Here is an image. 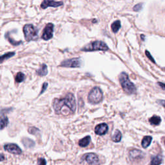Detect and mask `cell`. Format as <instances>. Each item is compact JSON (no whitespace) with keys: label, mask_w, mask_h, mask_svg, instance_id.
I'll list each match as a JSON object with an SVG mask.
<instances>
[{"label":"cell","mask_w":165,"mask_h":165,"mask_svg":"<svg viewBox=\"0 0 165 165\" xmlns=\"http://www.w3.org/2000/svg\"><path fill=\"white\" fill-rule=\"evenodd\" d=\"M141 38L142 39V40H144V36H143V35H141Z\"/></svg>","instance_id":"obj_31"},{"label":"cell","mask_w":165,"mask_h":165,"mask_svg":"<svg viewBox=\"0 0 165 165\" xmlns=\"http://www.w3.org/2000/svg\"><path fill=\"white\" fill-rule=\"evenodd\" d=\"M119 81L123 90L127 94L132 95L136 93L137 88L136 86L130 81L127 73L122 72L121 74L119 76Z\"/></svg>","instance_id":"obj_2"},{"label":"cell","mask_w":165,"mask_h":165,"mask_svg":"<svg viewBox=\"0 0 165 165\" xmlns=\"http://www.w3.org/2000/svg\"><path fill=\"white\" fill-rule=\"evenodd\" d=\"M83 159L90 165H99V159L98 156L94 153L86 154L84 155Z\"/></svg>","instance_id":"obj_8"},{"label":"cell","mask_w":165,"mask_h":165,"mask_svg":"<svg viewBox=\"0 0 165 165\" xmlns=\"http://www.w3.org/2000/svg\"><path fill=\"white\" fill-rule=\"evenodd\" d=\"M146 55L148 56V59L152 61V62L154 63H155V61L154 60V59L152 58V56H151V54H150V52L148 50H146Z\"/></svg>","instance_id":"obj_27"},{"label":"cell","mask_w":165,"mask_h":165,"mask_svg":"<svg viewBox=\"0 0 165 165\" xmlns=\"http://www.w3.org/2000/svg\"><path fill=\"white\" fill-rule=\"evenodd\" d=\"M121 138H122V134H121L119 130H116L112 137V141L115 142H118L121 141Z\"/></svg>","instance_id":"obj_17"},{"label":"cell","mask_w":165,"mask_h":165,"mask_svg":"<svg viewBox=\"0 0 165 165\" xmlns=\"http://www.w3.org/2000/svg\"><path fill=\"white\" fill-rule=\"evenodd\" d=\"M4 149L6 151L8 152L11 154L20 155L22 153V150L16 144L14 143H10V144H7L4 146Z\"/></svg>","instance_id":"obj_9"},{"label":"cell","mask_w":165,"mask_h":165,"mask_svg":"<svg viewBox=\"0 0 165 165\" xmlns=\"http://www.w3.org/2000/svg\"><path fill=\"white\" fill-rule=\"evenodd\" d=\"M15 55V52H8L6 53L4 55L0 56V64L5 62V60L10 58L13 56Z\"/></svg>","instance_id":"obj_22"},{"label":"cell","mask_w":165,"mask_h":165,"mask_svg":"<svg viewBox=\"0 0 165 165\" xmlns=\"http://www.w3.org/2000/svg\"><path fill=\"white\" fill-rule=\"evenodd\" d=\"M149 122L151 123V124L158 126L161 122V118L158 116H154L149 119Z\"/></svg>","instance_id":"obj_18"},{"label":"cell","mask_w":165,"mask_h":165,"mask_svg":"<svg viewBox=\"0 0 165 165\" xmlns=\"http://www.w3.org/2000/svg\"><path fill=\"white\" fill-rule=\"evenodd\" d=\"M28 132L30 134H33V135H36V134L40 132V130L35 127H31V128H29Z\"/></svg>","instance_id":"obj_24"},{"label":"cell","mask_w":165,"mask_h":165,"mask_svg":"<svg viewBox=\"0 0 165 165\" xmlns=\"http://www.w3.org/2000/svg\"><path fill=\"white\" fill-rule=\"evenodd\" d=\"M37 74L41 76H45L48 74V70H47V66L45 64H43L41 67L38 69L36 71Z\"/></svg>","instance_id":"obj_14"},{"label":"cell","mask_w":165,"mask_h":165,"mask_svg":"<svg viewBox=\"0 0 165 165\" xmlns=\"http://www.w3.org/2000/svg\"><path fill=\"white\" fill-rule=\"evenodd\" d=\"M38 165H46V162L45 159L39 158L38 159Z\"/></svg>","instance_id":"obj_26"},{"label":"cell","mask_w":165,"mask_h":165,"mask_svg":"<svg viewBox=\"0 0 165 165\" xmlns=\"http://www.w3.org/2000/svg\"><path fill=\"white\" fill-rule=\"evenodd\" d=\"M158 84L159 86H161V88H162L163 90H164V83H163V82H158Z\"/></svg>","instance_id":"obj_30"},{"label":"cell","mask_w":165,"mask_h":165,"mask_svg":"<svg viewBox=\"0 0 165 165\" xmlns=\"http://www.w3.org/2000/svg\"><path fill=\"white\" fill-rule=\"evenodd\" d=\"M162 160H163V158L161 157V155H155L152 158L151 163L150 165H160L162 163Z\"/></svg>","instance_id":"obj_16"},{"label":"cell","mask_w":165,"mask_h":165,"mask_svg":"<svg viewBox=\"0 0 165 165\" xmlns=\"http://www.w3.org/2000/svg\"><path fill=\"white\" fill-rule=\"evenodd\" d=\"M81 65V60L80 58H73L63 61L61 63V66L68 68H77Z\"/></svg>","instance_id":"obj_6"},{"label":"cell","mask_w":165,"mask_h":165,"mask_svg":"<svg viewBox=\"0 0 165 165\" xmlns=\"http://www.w3.org/2000/svg\"><path fill=\"white\" fill-rule=\"evenodd\" d=\"M108 130V125L105 123H101L97 125L95 128V133L99 136H103L106 134Z\"/></svg>","instance_id":"obj_12"},{"label":"cell","mask_w":165,"mask_h":165,"mask_svg":"<svg viewBox=\"0 0 165 165\" xmlns=\"http://www.w3.org/2000/svg\"><path fill=\"white\" fill-rule=\"evenodd\" d=\"M25 78V76L23 73L18 72L16 76V81L17 82H21L24 81Z\"/></svg>","instance_id":"obj_23"},{"label":"cell","mask_w":165,"mask_h":165,"mask_svg":"<svg viewBox=\"0 0 165 165\" xmlns=\"http://www.w3.org/2000/svg\"><path fill=\"white\" fill-rule=\"evenodd\" d=\"M108 46L105 43L101 41H95L90 44L85 46L81 50L85 52H92L95 50H101V51H107L108 50Z\"/></svg>","instance_id":"obj_3"},{"label":"cell","mask_w":165,"mask_h":165,"mask_svg":"<svg viewBox=\"0 0 165 165\" xmlns=\"http://www.w3.org/2000/svg\"><path fill=\"white\" fill-rule=\"evenodd\" d=\"M129 157L131 160H140L142 159L145 157V154L142 151L140 150L134 149L130 151Z\"/></svg>","instance_id":"obj_10"},{"label":"cell","mask_w":165,"mask_h":165,"mask_svg":"<svg viewBox=\"0 0 165 165\" xmlns=\"http://www.w3.org/2000/svg\"><path fill=\"white\" fill-rule=\"evenodd\" d=\"M142 3H139L134 7L133 10L136 12H139L142 9Z\"/></svg>","instance_id":"obj_25"},{"label":"cell","mask_w":165,"mask_h":165,"mask_svg":"<svg viewBox=\"0 0 165 165\" xmlns=\"http://www.w3.org/2000/svg\"><path fill=\"white\" fill-rule=\"evenodd\" d=\"M63 5L62 2H55V1H49V0H45L43 1L41 4V7L43 9L49 7H58Z\"/></svg>","instance_id":"obj_11"},{"label":"cell","mask_w":165,"mask_h":165,"mask_svg":"<svg viewBox=\"0 0 165 165\" xmlns=\"http://www.w3.org/2000/svg\"><path fill=\"white\" fill-rule=\"evenodd\" d=\"M152 141V137L151 136H145L142 139L141 142L142 146L144 148H146L148 147L151 144Z\"/></svg>","instance_id":"obj_15"},{"label":"cell","mask_w":165,"mask_h":165,"mask_svg":"<svg viewBox=\"0 0 165 165\" xmlns=\"http://www.w3.org/2000/svg\"><path fill=\"white\" fill-rule=\"evenodd\" d=\"M5 159V155H4V154H0V161H3Z\"/></svg>","instance_id":"obj_29"},{"label":"cell","mask_w":165,"mask_h":165,"mask_svg":"<svg viewBox=\"0 0 165 165\" xmlns=\"http://www.w3.org/2000/svg\"><path fill=\"white\" fill-rule=\"evenodd\" d=\"M103 95L101 90L98 87H95L91 90L88 96V101L92 104H98L102 101Z\"/></svg>","instance_id":"obj_5"},{"label":"cell","mask_w":165,"mask_h":165,"mask_svg":"<svg viewBox=\"0 0 165 165\" xmlns=\"http://www.w3.org/2000/svg\"><path fill=\"white\" fill-rule=\"evenodd\" d=\"M8 124V119L5 114H0V130L5 128Z\"/></svg>","instance_id":"obj_13"},{"label":"cell","mask_w":165,"mask_h":165,"mask_svg":"<svg viewBox=\"0 0 165 165\" xmlns=\"http://www.w3.org/2000/svg\"><path fill=\"white\" fill-rule=\"evenodd\" d=\"M23 32L25 34V38L27 41L32 40H36L38 39V30L31 24L26 25L23 27Z\"/></svg>","instance_id":"obj_4"},{"label":"cell","mask_w":165,"mask_h":165,"mask_svg":"<svg viewBox=\"0 0 165 165\" xmlns=\"http://www.w3.org/2000/svg\"><path fill=\"white\" fill-rule=\"evenodd\" d=\"M22 142L26 148H32L35 145V142L29 138H23Z\"/></svg>","instance_id":"obj_19"},{"label":"cell","mask_w":165,"mask_h":165,"mask_svg":"<svg viewBox=\"0 0 165 165\" xmlns=\"http://www.w3.org/2000/svg\"><path fill=\"white\" fill-rule=\"evenodd\" d=\"M121 21L119 20H117L115 22L113 23L112 24V26H111V28H112V32L114 33H117L118 31L119 28H121Z\"/></svg>","instance_id":"obj_21"},{"label":"cell","mask_w":165,"mask_h":165,"mask_svg":"<svg viewBox=\"0 0 165 165\" xmlns=\"http://www.w3.org/2000/svg\"><path fill=\"white\" fill-rule=\"evenodd\" d=\"M47 86H48V83H47L46 82H45L44 83H43V86H42V90H41V92H40V94H42L43 92H45V91L46 90Z\"/></svg>","instance_id":"obj_28"},{"label":"cell","mask_w":165,"mask_h":165,"mask_svg":"<svg viewBox=\"0 0 165 165\" xmlns=\"http://www.w3.org/2000/svg\"><path fill=\"white\" fill-rule=\"evenodd\" d=\"M53 107L56 114L68 116L75 112L76 103L74 95L68 93L62 99H55L53 101Z\"/></svg>","instance_id":"obj_1"},{"label":"cell","mask_w":165,"mask_h":165,"mask_svg":"<svg viewBox=\"0 0 165 165\" xmlns=\"http://www.w3.org/2000/svg\"><path fill=\"white\" fill-rule=\"evenodd\" d=\"M54 32V25L52 23H48L43 30V33L42 34V39L45 41L50 40L53 37Z\"/></svg>","instance_id":"obj_7"},{"label":"cell","mask_w":165,"mask_h":165,"mask_svg":"<svg viewBox=\"0 0 165 165\" xmlns=\"http://www.w3.org/2000/svg\"><path fill=\"white\" fill-rule=\"evenodd\" d=\"M91 138L90 136H86L85 137L81 139L79 141V145L81 147H86L87 146L90 142Z\"/></svg>","instance_id":"obj_20"}]
</instances>
